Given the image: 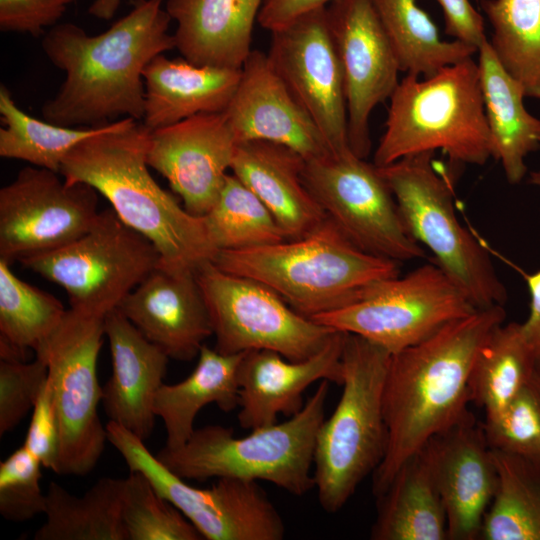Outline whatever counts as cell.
Segmentation results:
<instances>
[{"label": "cell", "mask_w": 540, "mask_h": 540, "mask_svg": "<svg viewBox=\"0 0 540 540\" xmlns=\"http://www.w3.org/2000/svg\"><path fill=\"white\" fill-rule=\"evenodd\" d=\"M390 358L381 346L345 334L342 394L321 423L314 450V488L327 513L339 511L385 456L382 398Z\"/></svg>", "instance_id": "cell-7"}, {"label": "cell", "mask_w": 540, "mask_h": 540, "mask_svg": "<svg viewBox=\"0 0 540 540\" xmlns=\"http://www.w3.org/2000/svg\"><path fill=\"white\" fill-rule=\"evenodd\" d=\"M122 521L128 540L203 539L190 521L138 471H130L125 478Z\"/></svg>", "instance_id": "cell-38"}, {"label": "cell", "mask_w": 540, "mask_h": 540, "mask_svg": "<svg viewBox=\"0 0 540 540\" xmlns=\"http://www.w3.org/2000/svg\"><path fill=\"white\" fill-rule=\"evenodd\" d=\"M120 312L169 358L191 361L213 335L195 272L157 267L120 303Z\"/></svg>", "instance_id": "cell-22"}, {"label": "cell", "mask_w": 540, "mask_h": 540, "mask_svg": "<svg viewBox=\"0 0 540 540\" xmlns=\"http://www.w3.org/2000/svg\"><path fill=\"white\" fill-rule=\"evenodd\" d=\"M237 144L266 141L292 149L305 160L328 155L326 140L291 94L267 53L252 50L224 111Z\"/></svg>", "instance_id": "cell-20"}, {"label": "cell", "mask_w": 540, "mask_h": 540, "mask_svg": "<svg viewBox=\"0 0 540 540\" xmlns=\"http://www.w3.org/2000/svg\"><path fill=\"white\" fill-rule=\"evenodd\" d=\"M391 43L400 72L430 77L446 66L472 57L477 48L443 40L417 0H371Z\"/></svg>", "instance_id": "cell-31"}, {"label": "cell", "mask_w": 540, "mask_h": 540, "mask_svg": "<svg viewBox=\"0 0 540 540\" xmlns=\"http://www.w3.org/2000/svg\"><path fill=\"white\" fill-rule=\"evenodd\" d=\"M373 163L436 150L454 164L483 165L494 156L478 64L472 57L420 80L407 74L391 95Z\"/></svg>", "instance_id": "cell-5"}, {"label": "cell", "mask_w": 540, "mask_h": 540, "mask_svg": "<svg viewBox=\"0 0 540 540\" xmlns=\"http://www.w3.org/2000/svg\"><path fill=\"white\" fill-rule=\"evenodd\" d=\"M20 262L61 286L70 308L105 316L159 266L160 255L109 207L74 241Z\"/></svg>", "instance_id": "cell-10"}, {"label": "cell", "mask_w": 540, "mask_h": 540, "mask_svg": "<svg viewBox=\"0 0 540 540\" xmlns=\"http://www.w3.org/2000/svg\"><path fill=\"white\" fill-rule=\"evenodd\" d=\"M41 462L20 446L0 463V514L11 522L31 520L46 509Z\"/></svg>", "instance_id": "cell-40"}, {"label": "cell", "mask_w": 540, "mask_h": 540, "mask_svg": "<svg viewBox=\"0 0 540 540\" xmlns=\"http://www.w3.org/2000/svg\"><path fill=\"white\" fill-rule=\"evenodd\" d=\"M215 349L222 354L271 350L300 361L319 352L335 330L307 318L265 284L225 272L212 261L195 271Z\"/></svg>", "instance_id": "cell-12"}, {"label": "cell", "mask_w": 540, "mask_h": 540, "mask_svg": "<svg viewBox=\"0 0 540 540\" xmlns=\"http://www.w3.org/2000/svg\"><path fill=\"white\" fill-rule=\"evenodd\" d=\"M107 441L130 471L143 473L155 490L173 504L207 540H281L285 524L257 481L218 478L208 488L186 483L165 467L144 440L109 421Z\"/></svg>", "instance_id": "cell-13"}, {"label": "cell", "mask_w": 540, "mask_h": 540, "mask_svg": "<svg viewBox=\"0 0 540 540\" xmlns=\"http://www.w3.org/2000/svg\"><path fill=\"white\" fill-rule=\"evenodd\" d=\"M437 2L443 11L447 35L477 49L487 40L484 17L469 0H437Z\"/></svg>", "instance_id": "cell-44"}, {"label": "cell", "mask_w": 540, "mask_h": 540, "mask_svg": "<svg viewBox=\"0 0 540 540\" xmlns=\"http://www.w3.org/2000/svg\"><path fill=\"white\" fill-rule=\"evenodd\" d=\"M271 35L267 55L280 78L318 127L331 152H350L343 76L327 7L303 15Z\"/></svg>", "instance_id": "cell-16"}, {"label": "cell", "mask_w": 540, "mask_h": 540, "mask_svg": "<svg viewBox=\"0 0 540 540\" xmlns=\"http://www.w3.org/2000/svg\"><path fill=\"white\" fill-rule=\"evenodd\" d=\"M305 159L292 149L266 141L237 144L231 172L269 209L287 239L306 235L326 218L306 187Z\"/></svg>", "instance_id": "cell-24"}, {"label": "cell", "mask_w": 540, "mask_h": 540, "mask_svg": "<svg viewBox=\"0 0 540 540\" xmlns=\"http://www.w3.org/2000/svg\"><path fill=\"white\" fill-rule=\"evenodd\" d=\"M48 378L46 362L0 359V435L13 430L31 411Z\"/></svg>", "instance_id": "cell-41"}, {"label": "cell", "mask_w": 540, "mask_h": 540, "mask_svg": "<svg viewBox=\"0 0 540 540\" xmlns=\"http://www.w3.org/2000/svg\"><path fill=\"white\" fill-rule=\"evenodd\" d=\"M264 0H167L175 48L190 63L240 70Z\"/></svg>", "instance_id": "cell-25"}, {"label": "cell", "mask_w": 540, "mask_h": 540, "mask_svg": "<svg viewBox=\"0 0 540 540\" xmlns=\"http://www.w3.org/2000/svg\"><path fill=\"white\" fill-rule=\"evenodd\" d=\"M531 182L540 186V171L531 174ZM526 282L530 293V312L521 324L540 369V271L526 275Z\"/></svg>", "instance_id": "cell-46"}, {"label": "cell", "mask_w": 540, "mask_h": 540, "mask_svg": "<svg viewBox=\"0 0 540 540\" xmlns=\"http://www.w3.org/2000/svg\"><path fill=\"white\" fill-rule=\"evenodd\" d=\"M236 147L226 114L203 113L150 131L147 162L168 181L184 208L202 217L218 198Z\"/></svg>", "instance_id": "cell-18"}, {"label": "cell", "mask_w": 540, "mask_h": 540, "mask_svg": "<svg viewBox=\"0 0 540 540\" xmlns=\"http://www.w3.org/2000/svg\"><path fill=\"white\" fill-rule=\"evenodd\" d=\"M0 156L60 172L67 154L82 141L114 128L118 120L94 127H67L40 120L24 112L11 91L0 86Z\"/></svg>", "instance_id": "cell-34"}, {"label": "cell", "mask_w": 540, "mask_h": 540, "mask_svg": "<svg viewBox=\"0 0 540 540\" xmlns=\"http://www.w3.org/2000/svg\"><path fill=\"white\" fill-rule=\"evenodd\" d=\"M104 317L69 308L61 323L35 351L48 367L60 427L58 475L84 476L97 465L107 441L98 406L97 376Z\"/></svg>", "instance_id": "cell-9"}, {"label": "cell", "mask_w": 540, "mask_h": 540, "mask_svg": "<svg viewBox=\"0 0 540 540\" xmlns=\"http://www.w3.org/2000/svg\"><path fill=\"white\" fill-rule=\"evenodd\" d=\"M10 266L0 259V340L35 352L67 310L53 295L20 279Z\"/></svg>", "instance_id": "cell-37"}, {"label": "cell", "mask_w": 540, "mask_h": 540, "mask_svg": "<svg viewBox=\"0 0 540 540\" xmlns=\"http://www.w3.org/2000/svg\"><path fill=\"white\" fill-rule=\"evenodd\" d=\"M212 262L265 284L310 319L351 304L374 282L399 275L397 261L363 251L328 217L302 237L219 251Z\"/></svg>", "instance_id": "cell-4"}, {"label": "cell", "mask_w": 540, "mask_h": 540, "mask_svg": "<svg viewBox=\"0 0 540 540\" xmlns=\"http://www.w3.org/2000/svg\"><path fill=\"white\" fill-rule=\"evenodd\" d=\"M505 316L501 305L476 309L391 354L382 398L387 448L373 472L375 498L408 458L468 411L477 352Z\"/></svg>", "instance_id": "cell-2"}, {"label": "cell", "mask_w": 540, "mask_h": 540, "mask_svg": "<svg viewBox=\"0 0 540 540\" xmlns=\"http://www.w3.org/2000/svg\"><path fill=\"white\" fill-rule=\"evenodd\" d=\"M336 0H264L257 22L265 30L277 31L297 18Z\"/></svg>", "instance_id": "cell-45"}, {"label": "cell", "mask_w": 540, "mask_h": 540, "mask_svg": "<svg viewBox=\"0 0 540 540\" xmlns=\"http://www.w3.org/2000/svg\"><path fill=\"white\" fill-rule=\"evenodd\" d=\"M477 52L493 157L501 162L508 182L516 184L526 174V156L540 148V119L526 110L523 85L503 68L488 40Z\"/></svg>", "instance_id": "cell-28"}, {"label": "cell", "mask_w": 540, "mask_h": 540, "mask_svg": "<svg viewBox=\"0 0 540 540\" xmlns=\"http://www.w3.org/2000/svg\"><path fill=\"white\" fill-rule=\"evenodd\" d=\"M303 181L339 229L363 251L397 262L424 258L378 167L353 152L305 160Z\"/></svg>", "instance_id": "cell-14"}, {"label": "cell", "mask_w": 540, "mask_h": 540, "mask_svg": "<svg viewBox=\"0 0 540 540\" xmlns=\"http://www.w3.org/2000/svg\"><path fill=\"white\" fill-rule=\"evenodd\" d=\"M171 21L162 0H147L100 34L73 23L51 27L41 46L65 79L42 106L43 119L67 127L100 126L119 117L142 120L143 71L154 57L175 48Z\"/></svg>", "instance_id": "cell-1"}, {"label": "cell", "mask_w": 540, "mask_h": 540, "mask_svg": "<svg viewBox=\"0 0 540 540\" xmlns=\"http://www.w3.org/2000/svg\"><path fill=\"white\" fill-rule=\"evenodd\" d=\"M144 1H147V0H131V2L134 4V5H137L141 2H144Z\"/></svg>", "instance_id": "cell-48"}, {"label": "cell", "mask_w": 540, "mask_h": 540, "mask_svg": "<svg viewBox=\"0 0 540 540\" xmlns=\"http://www.w3.org/2000/svg\"><path fill=\"white\" fill-rule=\"evenodd\" d=\"M203 218L218 252L288 240L264 203L232 173L227 174L217 200Z\"/></svg>", "instance_id": "cell-36"}, {"label": "cell", "mask_w": 540, "mask_h": 540, "mask_svg": "<svg viewBox=\"0 0 540 540\" xmlns=\"http://www.w3.org/2000/svg\"><path fill=\"white\" fill-rule=\"evenodd\" d=\"M434 153L409 155L378 169L411 236L431 250L474 307L503 306L505 286L486 249L459 222L452 183L436 166Z\"/></svg>", "instance_id": "cell-8"}, {"label": "cell", "mask_w": 540, "mask_h": 540, "mask_svg": "<svg viewBox=\"0 0 540 540\" xmlns=\"http://www.w3.org/2000/svg\"><path fill=\"white\" fill-rule=\"evenodd\" d=\"M492 451L498 486L479 539L540 540V462Z\"/></svg>", "instance_id": "cell-33"}, {"label": "cell", "mask_w": 540, "mask_h": 540, "mask_svg": "<svg viewBox=\"0 0 540 540\" xmlns=\"http://www.w3.org/2000/svg\"><path fill=\"white\" fill-rule=\"evenodd\" d=\"M79 0H0V30L44 35L58 24L69 5Z\"/></svg>", "instance_id": "cell-42"}, {"label": "cell", "mask_w": 540, "mask_h": 540, "mask_svg": "<svg viewBox=\"0 0 540 540\" xmlns=\"http://www.w3.org/2000/svg\"><path fill=\"white\" fill-rule=\"evenodd\" d=\"M327 17L343 76L349 146L366 159L369 118L399 84L398 61L371 0H336L327 6Z\"/></svg>", "instance_id": "cell-17"}, {"label": "cell", "mask_w": 540, "mask_h": 540, "mask_svg": "<svg viewBox=\"0 0 540 540\" xmlns=\"http://www.w3.org/2000/svg\"><path fill=\"white\" fill-rule=\"evenodd\" d=\"M121 0H94L88 13L101 20H110L116 14Z\"/></svg>", "instance_id": "cell-47"}, {"label": "cell", "mask_w": 540, "mask_h": 540, "mask_svg": "<svg viewBox=\"0 0 540 540\" xmlns=\"http://www.w3.org/2000/svg\"><path fill=\"white\" fill-rule=\"evenodd\" d=\"M483 424L492 449L540 462V369L499 416Z\"/></svg>", "instance_id": "cell-39"}, {"label": "cell", "mask_w": 540, "mask_h": 540, "mask_svg": "<svg viewBox=\"0 0 540 540\" xmlns=\"http://www.w3.org/2000/svg\"><path fill=\"white\" fill-rule=\"evenodd\" d=\"M23 445L43 467L55 472L60 446V427L48 378L32 409Z\"/></svg>", "instance_id": "cell-43"}, {"label": "cell", "mask_w": 540, "mask_h": 540, "mask_svg": "<svg viewBox=\"0 0 540 540\" xmlns=\"http://www.w3.org/2000/svg\"><path fill=\"white\" fill-rule=\"evenodd\" d=\"M328 393L329 381L322 380L303 408L286 421L252 429L245 437H234L231 428L206 425L195 429L179 448L164 446L156 457L184 480H262L303 496L315 487L314 450Z\"/></svg>", "instance_id": "cell-6"}, {"label": "cell", "mask_w": 540, "mask_h": 540, "mask_svg": "<svg viewBox=\"0 0 540 540\" xmlns=\"http://www.w3.org/2000/svg\"><path fill=\"white\" fill-rule=\"evenodd\" d=\"M490 46L503 68L540 99V0H481Z\"/></svg>", "instance_id": "cell-35"}, {"label": "cell", "mask_w": 540, "mask_h": 540, "mask_svg": "<svg viewBox=\"0 0 540 540\" xmlns=\"http://www.w3.org/2000/svg\"><path fill=\"white\" fill-rule=\"evenodd\" d=\"M150 130L133 118L75 146L59 174L82 182L105 197L118 217L150 240L160 255L159 268L195 272L213 261L203 216H195L153 178L147 162Z\"/></svg>", "instance_id": "cell-3"}, {"label": "cell", "mask_w": 540, "mask_h": 540, "mask_svg": "<svg viewBox=\"0 0 540 540\" xmlns=\"http://www.w3.org/2000/svg\"><path fill=\"white\" fill-rule=\"evenodd\" d=\"M476 309L436 263H427L405 276L374 282L351 304L311 319L394 354Z\"/></svg>", "instance_id": "cell-11"}, {"label": "cell", "mask_w": 540, "mask_h": 540, "mask_svg": "<svg viewBox=\"0 0 540 540\" xmlns=\"http://www.w3.org/2000/svg\"><path fill=\"white\" fill-rule=\"evenodd\" d=\"M345 334L335 331L319 352L300 361L271 350L244 352L238 368L240 426L252 430L276 423L279 415L297 414L305 391L317 381L341 385Z\"/></svg>", "instance_id": "cell-21"}, {"label": "cell", "mask_w": 540, "mask_h": 540, "mask_svg": "<svg viewBox=\"0 0 540 540\" xmlns=\"http://www.w3.org/2000/svg\"><path fill=\"white\" fill-rule=\"evenodd\" d=\"M98 194L54 171L22 168L0 189V259L12 264L74 241L96 220Z\"/></svg>", "instance_id": "cell-15"}, {"label": "cell", "mask_w": 540, "mask_h": 540, "mask_svg": "<svg viewBox=\"0 0 540 540\" xmlns=\"http://www.w3.org/2000/svg\"><path fill=\"white\" fill-rule=\"evenodd\" d=\"M125 479L103 477L82 496L51 481L46 492V521L35 540H128L122 521Z\"/></svg>", "instance_id": "cell-30"}, {"label": "cell", "mask_w": 540, "mask_h": 540, "mask_svg": "<svg viewBox=\"0 0 540 540\" xmlns=\"http://www.w3.org/2000/svg\"><path fill=\"white\" fill-rule=\"evenodd\" d=\"M373 540H446V511L425 444L408 458L376 498Z\"/></svg>", "instance_id": "cell-27"}, {"label": "cell", "mask_w": 540, "mask_h": 540, "mask_svg": "<svg viewBox=\"0 0 540 540\" xmlns=\"http://www.w3.org/2000/svg\"><path fill=\"white\" fill-rule=\"evenodd\" d=\"M243 353L222 354L205 344L194 370L182 381L163 383L157 391L154 412L166 430L165 447L182 446L194 432L199 411L216 404L224 412L238 408V368Z\"/></svg>", "instance_id": "cell-29"}, {"label": "cell", "mask_w": 540, "mask_h": 540, "mask_svg": "<svg viewBox=\"0 0 540 540\" xmlns=\"http://www.w3.org/2000/svg\"><path fill=\"white\" fill-rule=\"evenodd\" d=\"M536 369L522 324L496 326L479 348L469 378L471 401L485 411V421L505 410Z\"/></svg>", "instance_id": "cell-32"}, {"label": "cell", "mask_w": 540, "mask_h": 540, "mask_svg": "<svg viewBox=\"0 0 540 540\" xmlns=\"http://www.w3.org/2000/svg\"><path fill=\"white\" fill-rule=\"evenodd\" d=\"M104 330L112 360V374L102 387L104 411L109 421L146 440L154 429V401L170 358L117 308L105 315Z\"/></svg>", "instance_id": "cell-23"}, {"label": "cell", "mask_w": 540, "mask_h": 540, "mask_svg": "<svg viewBox=\"0 0 540 540\" xmlns=\"http://www.w3.org/2000/svg\"><path fill=\"white\" fill-rule=\"evenodd\" d=\"M426 445L446 511L448 540L479 539L498 486L484 424L468 410Z\"/></svg>", "instance_id": "cell-19"}, {"label": "cell", "mask_w": 540, "mask_h": 540, "mask_svg": "<svg viewBox=\"0 0 540 540\" xmlns=\"http://www.w3.org/2000/svg\"><path fill=\"white\" fill-rule=\"evenodd\" d=\"M241 69L199 66L184 58L154 57L144 68L142 123L150 130L203 113L224 112L237 88Z\"/></svg>", "instance_id": "cell-26"}]
</instances>
